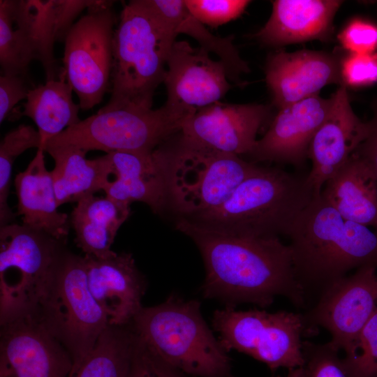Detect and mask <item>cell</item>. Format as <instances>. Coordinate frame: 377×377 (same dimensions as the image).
Instances as JSON below:
<instances>
[{"instance_id":"30bf717a","label":"cell","mask_w":377,"mask_h":377,"mask_svg":"<svg viewBox=\"0 0 377 377\" xmlns=\"http://www.w3.org/2000/svg\"><path fill=\"white\" fill-rule=\"evenodd\" d=\"M212 327L223 348L265 363L271 371L302 367L303 315L286 311H238L225 306L214 312Z\"/></svg>"},{"instance_id":"8992f818","label":"cell","mask_w":377,"mask_h":377,"mask_svg":"<svg viewBox=\"0 0 377 377\" xmlns=\"http://www.w3.org/2000/svg\"><path fill=\"white\" fill-rule=\"evenodd\" d=\"M33 314L68 352L71 371L77 369L109 325L89 288L84 256L64 250Z\"/></svg>"},{"instance_id":"f35d334b","label":"cell","mask_w":377,"mask_h":377,"mask_svg":"<svg viewBox=\"0 0 377 377\" xmlns=\"http://www.w3.org/2000/svg\"><path fill=\"white\" fill-rule=\"evenodd\" d=\"M128 377H156L148 363L140 338Z\"/></svg>"},{"instance_id":"ba28073f","label":"cell","mask_w":377,"mask_h":377,"mask_svg":"<svg viewBox=\"0 0 377 377\" xmlns=\"http://www.w3.org/2000/svg\"><path fill=\"white\" fill-rule=\"evenodd\" d=\"M168 197L190 217L223 205L258 165L239 156L161 145Z\"/></svg>"},{"instance_id":"9c48e42d","label":"cell","mask_w":377,"mask_h":377,"mask_svg":"<svg viewBox=\"0 0 377 377\" xmlns=\"http://www.w3.org/2000/svg\"><path fill=\"white\" fill-rule=\"evenodd\" d=\"M186 118L164 105L160 108H121L98 110L47 141V147L70 145L88 152H152L175 136Z\"/></svg>"},{"instance_id":"d4e9b609","label":"cell","mask_w":377,"mask_h":377,"mask_svg":"<svg viewBox=\"0 0 377 377\" xmlns=\"http://www.w3.org/2000/svg\"><path fill=\"white\" fill-rule=\"evenodd\" d=\"M131 214L130 205L106 195H87L78 202L70 218L75 242L85 255L99 259L117 254L111 249L117 231Z\"/></svg>"},{"instance_id":"f546056e","label":"cell","mask_w":377,"mask_h":377,"mask_svg":"<svg viewBox=\"0 0 377 377\" xmlns=\"http://www.w3.org/2000/svg\"><path fill=\"white\" fill-rule=\"evenodd\" d=\"M42 147L41 137L38 131L29 125L21 124L6 134L0 144V227L14 219L8 199L11 173L15 159L26 150Z\"/></svg>"},{"instance_id":"4dcf8cb0","label":"cell","mask_w":377,"mask_h":377,"mask_svg":"<svg viewBox=\"0 0 377 377\" xmlns=\"http://www.w3.org/2000/svg\"><path fill=\"white\" fill-rule=\"evenodd\" d=\"M342 361L348 377H377V309L363 327L354 354Z\"/></svg>"},{"instance_id":"74e56055","label":"cell","mask_w":377,"mask_h":377,"mask_svg":"<svg viewBox=\"0 0 377 377\" xmlns=\"http://www.w3.org/2000/svg\"><path fill=\"white\" fill-rule=\"evenodd\" d=\"M354 152L370 164L377 176V119L369 122L367 137Z\"/></svg>"},{"instance_id":"277c9868","label":"cell","mask_w":377,"mask_h":377,"mask_svg":"<svg viewBox=\"0 0 377 377\" xmlns=\"http://www.w3.org/2000/svg\"><path fill=\"white\" fill-rule=\"evenodd\" d=\"M146 352L182 374L235 377L231 360L204 320L200 303L172 295L143 307L130 323Z\"/></svg>"},{"instance_id":"b9f144b4","label":"cell","mask_w":377,"mask_h":377,"mask_svg":"<svg viewBox=\"0 0 377 377\" xmlns=\"http://www.w3.org/2000/svg\"><path fill=\"white\" fill-rule=\"evenodd\" d=\"M0 377H8V376L0 375Z\"/></svg>"},{"instance_id":"44dd1931","label":"cell","mask_w":377,"mask_h":377,"mask_svg":"<svg viewBox=\"0 0 377 377\" xmlns=\"http://www.w3.org/2000/svg\"><path fill=\"white\" fill-rule=\"evenodd\" d=\"M45 62L39 1H0L1 75L24 76L33 60Z\"/></svg>"},{"instance_id":"4316f807","label":"cell","mask_w":377,"mask_h":377,"mask_svg":"<svg viewBox=\"0 0 377 377\" xmlns=\"http://www.w3.org/2000/svg\"><path fill=\"white\" fill-rule=\"evenodd\" d=\"M148 8L162 20L177 36L185 34L199 43V47L215 54L222 61L231 80L249 72L248 64L242 59L234 45L232 36H216L197 20L182 0H144Z\"/></svg>"},{"instance_id":"52a82bcc","label":"cell","mask_w":377,"mask_h":377,"mask_svg":"<svg viewBox=\"0 0 377 377\" xmlns=\"http://www.w3.org/2000/svg\"><path fill=\"white\" fill-rule=\"evenodd\" d=\"M65 242L23 224L0 227V324L35 312Z\"/></svg>"},{"instance_id":"8d00e7d4","label":"cell","mask_w":377,"mask_h":377,"mask_svg":"<svg viewBox=\"0 0 377 377\" xmlns=\"http://www.w3.org/2000/svg\"><path fill=\"white\" fill-rule=\"evenodd\" d=\"M23 75H1L0 76V123L8 117L14 107L27 99L29 91Z\"/></svg>"},{"instance_id":"d590c367","label":"cell","mask_w":377,"mask_h":377,"mask_svg":"<svg viewBox=\"0 0 377 377\" xmlns=\"http://www.w3.org/2000/svg\"><path fill=\"white\" fill-rule=\"evenodd\" d=\"M95 2L96 0H54L55 40L64 41L75 19Z\"/></svg>"},{"instance_id":"d6a6232c","label":"cell","mask_w":377,"mask_h":377,"mask_svg":"<svg viewBox=\"0 0 377 377\" xmlns=\"http://www.w3.org/2000/svg\"><path fill=\"white\" fill-rule=\"evenodd\" d=\"M250 1L185 0L188 11L205 26L219 27L239 17Z\"/></svg>"},{"instance_id":"ffe728a7","label":"cell","mask_w":377,"mask_h":377,"mask_svg":"<svg viewBox=\"0 0 377 377\" xmlns=\"http://www.w3.org/2000/svg\"><path fill=\"white\" fill-rule=\"evenodd\" d=\"M108 155L112 175L104 189L105 195L129 205L142 202L154 213H161L168 193L166 168L158 151H113Z\"/></svg>"},{"instance_id":"2e32d148","label":"cell","mask_w":377,"mask_h":377,"mask_svg":"<svg viewBox=\"0 0 377 377\" xmlns=\"http://www.w3.org/2000/svg\"><path fill=\"white\" fill-rule=\"evenodd\" d=\"M332 96L330 112L309 148L311 169L306 180L315 195L321 193L325 183L344 165L369 132V123L362 122L353 112L346 86L340 85Z\"/></svg>"},{"instance_id":"ac0fdd59","label":"cell","mask_w":377,"mask_h":377,"mask_svg":"<svg viewBox=\"0 0 377 377\" xmlns=\"http://www.w3.org/2000/svg\"><path fill=\"white\" fill-rule=\"evenodd\" d=\"M341 59L324 52L283 50L271 54L265 80L279 110L309 97L330 84L342 85Z\"/></svg>"},{"instance_id":"7a4b0ae2","label":"cell","mask_w":377,"mask_h":377,"mask_svg":"<svg viewBox=\"0 0 377 377\" xmlns=\"http://www.w3.org/2000/svg\"><path fill=\"white\" fill-rule=\"evenodd\" d=\"M287 236L306 303L312 296L316 302L350 270L377 267V232L344 219L321 193L302 211Z\"/></svg>"},{"instance_id":"e575fe53","label":"cell","mask_w":377,"mask_h":377,"mask_svg":"<svg viewBox=\"0 0 377 377\" xmlns=\"http://www.w3.org/2000/svg\"><path fill=\"white\" fill-rule=\"evenodd\" d=\"M338 39L350 54L375 52L377 50V26L363 20H353L339 33Z\"/></svg>"},{"instance_id":"e0dca14e","label":"cell","mask_w":377,"mask_h":377,"mask_svg":"<svg viewBox=\"0 0 377 377\" xmlns=\"http://www.w3.org/2000/svg\"><path fill=\"white\" fill-rule=\"evenodd\" d=\"M332 103V96L323 98L318 94L280 109L249 154L252 162L301 167L309 158L311 140L327 116Z\"/></svg>"},{"instance_id":"5bb4252c","label":"cell","mask_w":377,"mask_h":377,"mask_svg":"<svg viewBox=\"0 0 377 377\" xmlns=\"http://www.w3.org/2000/svg\"><path fill=\"white\" fill-rule=\"evenodd\" d=\"M224 64L186 40H175L166 61L164 106L188 118L198 110L220 102L231 88Z\"/></svg>"},{"instance_id":"5b68a950","label":"cell","mask_w":377,"mask_h":377,"mask_svg":"<svg viewBox=\"0 0 377 377\" xmlns=\"http://www.w3.org/2000/svg\"><path fill=\"white\" fill-rule=\"evenodd\" d=\"M177 36L144 0L125 4L114 33L111 96L100 110L151 109Z\"/></svg>"},{"instance_id":"ab89813d","label":"cell","mask_w":377,"mask_h":377,"mask_svg":"<svg viewBox=\"0 0 377 377\" xmlns=\"http://www.w3.org/2000/svg\"><path fill=\"white\" fill-rule=\"evenodd\" d=\"M144 351L148 363L156 377H183L182 374L177 369L148 354L145 349Z\"/></svg>"},{"instance_id":"cb8c5ba5","label":"cell","mask_w":377,"mask_h":377,"mask_svg":"<svg viewBox=\"0 0 377 377\" xmlns=\"http://www.w3.org/2000/svg\"><path fill=\"white\" fill-rule=\"evenodd\" d=\"M321 195L344 219L377 229V176L357 153L325 183Z\"/></svg>"},{"instance_id":"8fae6325","label":"cell","mask_w":377,"mask_h":377,"mask_svg":"<svg viewBox=\"0 0 377 377\" xmlns=\"http://www.w3.org/2000/svg\"><path fill=\"white\" fill-rule=\"evenodd\" d=\"M113 2L96 0L64 40V71L82 110L100 103L111 80L116 22Z\"/></svg>"},{"instance_id":"7c38bea8","label":"cell","mask_w":377,"mask_h":377,"mask_svg":"<svg viewBox=\"0 0 377 377\" xmlns=\"http://www.w3.org/2000/svg\"><path fill=\"white\" fill-rule=\"evenodd\" d=\"M376 267H361L331 285L307 312L303 313L306 335L318 327L331 334L330 342L351 357L359 336L377 309Z\"/></svg>"},{"instance_id":"6da1fadb","label":"cell","mask_w":377,"mask_h":377,"mask_svg":"<svg viewBox=\"0 0 377 377\" xmlns=\"http://www.w3.org/2000/svg\"><path fill=\"white\" fill-rule=\"evenodd\" d=\"M177 229L198 248L205 267L202 296L235 308L242 303L260 307L277 296L297 307L306 306L304 293L296 280L289 245L279 237L234 235L202 226L182 216Z\"/></svg>"},{"instance_id":"4fadbf2b","label":"cell","mask_w":377,"mask_h":377,"mask_svg":"<svg viewBox=\"0 0 377 377\" xmlns=\"http://www.w3.org/2000/svg\"><path fill=\"white\" fill-rule=\"evenodd\" d=\"M271 109L263 104L218 102L184 121L175 147L240 156L252 151Z\"/></svg>"},{"instance_id":"9a60e30c","label":"cell","mask_w":377,"mask_h":377,"mask_svg":"<svg viewBox=\"0 0 377 377\" xmlns=\"http://www.w3.org/2000/svg\"><path fill=\"white\" fill-rule=\"evenodd\" d=\"M0 375L68 377L72 358L34 314L1 323Z\"/></svg>"},{"instance_id":"603a6c76","label":"cell","mask_w":377,"mask_h":377,"mask_svg":"<svg viewBox=\"0 0 377 377\" xmlns=\"http://www.w3.org/2000/svg\"><path fill=\"white\" fill-rule=\"evenodd\" d=\"M44 150L37 149L27 168L15 178L17 214L23 225L66 242L70 219L58 210L51 172L45 167Z\"/></svg>"},{"instance_id":"3957f363","label":"cell","mask_w":377,"mask_h":377,"mask_svg":"<svg viewBox=\"0 0 377 377\" xmlns=\"http://www.w3.org/2000/svg\"><path fill=\"white\" fill-rule=\"evenodd\" d=\"M314 195L306 175L258 165L223 205L186 218L230 235L279 237L288 235Z\"/></svg>"},{"instance_id":"484cf974","label":"cell","mask_w":377,"mask_h":377,"mask_svg":"<svg viewBox=\"0 0 377 377\" xmlns=\"http://www.w3.org/2000/svg\"><path fill=\"white\" fill-rule=\"evenodd\" d=\"M54 161L51 172L58 207L104 191L111 180L112 170L108 154L94 159L85 151L70 146L43 149Z\"/></svg>"},{"instance_id":"7402d4cb","label":"cell","mask_w":377,"mask_h":377,"mask_svg":"<svg viewBox=\"0 0 377 377\" xmlns=\"http://www.w3.org/2000/svg\"><path fill=\"white\" fill-rule=\"evenodd\" d=\"M342 3L339 0L274 1L269 20L255 36L269 46L326 40L331 36L334 17Z\"/></svg>"},{"instance_id":"f1b7e54d","label":"cell","mask_w":377,"mask_h":377,"mask_svg":"<svg viewBox=\"0 0 377 377\" xmlns=\"http://www.w3.org/2000/svg\"><path fill=\"white\" fill-rule=\"evenodd\" d=\"M139 337L131 325H108L68 377H128Z\"/></svg>"},{"instance_id":"60d3db41","label":"cell","mask_w":377,"mask_h":377,"mask_svg":"<svg viewBox=\"0 0 377 377\" xmlns=\"http://www.w3.org/2000/svg\"><path fill=\"white\" fill-rule=\"evenodd\" d=\"M304 374V369L303 366L289 369L288 374L286 377H303ZM276 377H281V376H276Z\"/></svg>"},{"instance_id":"d6986e66","label":"cell","mask_w":377,"mask_h":377,"mask_svg":"<svg viewBox=\"0 0 377 377\" xmlns=\"http://www.w3.org/2000/svg\"><path fill=\"white\" fill-rule=\"evenodd\" d=\"M87 283L91 295L107 314L109 324L129 325L142 308L147 283L131 253L106 259L84 255Z\"/></svg>"},{"instance_id":"83f0119b","label":"cell","mask_w":377,"mask_h":377,"mask_svg":"<svg viewBox=\"0 0 377 377\" xmlns=\"http://www.w3.org/2000/svg\"><path fill=\"white\" fill-rule=\"evenodd\" d=\"M63 69L59 79L46 81L29 91L22 116L31 118L38 128L43 145L65 129L79 123L81 109L74 103L73 88L65 80Z\"/></svg>"},{"instance_id":"836d02e7","label":"cell","mask_w":377,"mask_h":377,"mask_svg":"<svg viewBox=\"0 0 377 377\" xmlns=\"http://www.w3.org/2000/svg\"><path fill=\"white\" fill-rule=\"evenodd\" d=\"M342 85L360 87L377 82V52L350 54L341 60Z\"/></svg>"},{"instance_id":"1f68e13d","label":"cell","mask_w":377,"mask_h":377,"mask_svg":"<svg viewBox=\"0 0 377 377\" xmlns=\"http://www.w3.org/2000/svg\"><path fill=\"white\" fill-rule=\"evenodd\" d=\"M339 353L330 341L321 344L303 341V377H348Z\"/></svg>"}]
</instances>
